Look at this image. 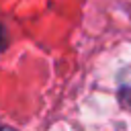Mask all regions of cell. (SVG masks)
Returning <instances> with one entry per match:
<instances>
[{
    "mask_svg": "<svg viewBox=\"0 0 131 131\" xmlns=\"http://www.w3.org/2000/svg\"><path fill=\"white\" fill-rule=\"evenodd\" d=\"M6 43H8V37H6V31H4V27L0 25V51L6 47Z\"/></svg>",
    "mask_w": 131,
    "mask_h": 131,
    "instance_id": "obj_1",
    "label": "cell"
}]
</instances>
